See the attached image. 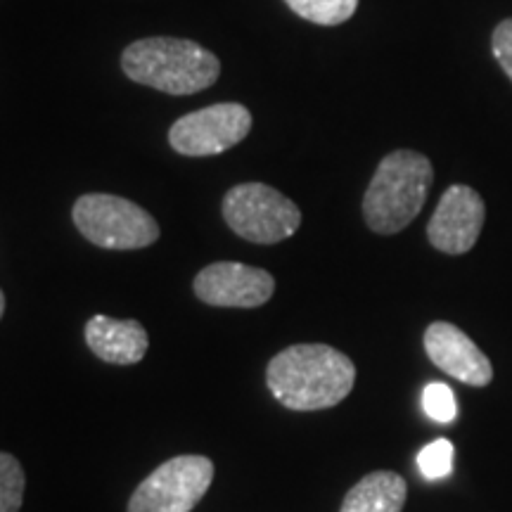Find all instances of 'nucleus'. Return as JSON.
Listing matches in <instances>:
<instances>
[{
  "label": "nucleus",
  "instance_id": "nucleus-6",
  "mask_svg": "<svg viewBox=\"0 0 512 512\" xmlns=\"http://www.w3.org/2000/svg\"><path fill=\"white\" fill-rule=\"evenodd\" d=\"M214 482V463L204 456H176L147 475L128 501V512H190Z\"/></svg>",
  "mask_w": 512,
  "mask_h": 512
},
{
  "label": "nucleus",
  "instance_id": "nucleus-8",
  "mask_svg": "<svg viewBox=\"0 0 512 512\" xmlns=\"http://www.w3.org/2000/svg\"><path fill=\"white\" fill-rule=\"evenodd\" d=\"M197 299L219 309H259L275 292V278L264 268L238 261H216L195 275Z\"/></svg>",
  "mask_w": 512,
  "mask_h": 512
},
{
  "label": "nucleus",
  "instance_id": "nucleus-17",
  "mask_svg": "<svg viewBox=\"0 0 512 512\" xmlns=\"http://www.w3.org/2000/svg\"><path fill=\"white\" fill-rule=\"evenodd\" d=\"M491 50H494L496 62L501 64V69L512 81V17L503 19V22L494 29V36H491Z\"/></svg>",
  "mask_w": 512,
  "mask_h": 512
},
{
  "label": "nucleus",
  "instance_id": "nucleus-18",
  "mask_svg": "<svg viewBox=\"0 0 512 512\" xmlns=\"http://www.w3.org/2000/svg\"><path fill=\"white\" fill-rule=\"evenodd\" d=\"M3 313H5V294L0 290V318H3Z\"/></svg>",
  "mask_w": 512,
  "mask_h": 512
},
{
  "label": "nucleus",
  "instance_id": "nucleus-11",
  "mask_svg": "<svg viewBox=\"0 0 512 512\" xmlns=\"http://www.w3.org/2000/svg\"><path fill=\"white\" fill-rule=\"evenodd\" d=\"M86 342L95 356L114 366H136L150 347L147 330L138 320H117L110 316H93L88 320Z\"/></svg>",
  "mask_w": 512,
  "mask_h": 512
},
{
  "label": "nucleus",
  "instance_id": "nucleus-9",
  "mask_svg": "<svg viewBox=\"0 0 512 512\" xmlns=\"http://www.w3.org/2000/svg\"><path fill=\"white\" fill-rule=\"evenodd\" d=\"M486 207L482 195L470 185H451L434 209L427 238L439 252L458 256L470 252L482 235Z\"/></svg>",
  "mask_w": 512,
  "mask_h": 512
},
{
  "label": "nucleus",
  "instance_id": "nucleus-7",
  "mask_svg": "<svg viewBox=\"0 0 512 512\" xmlns=\"http://www.w3.org/2000/svg\"><path fill=\"white\" fill-rule=\"evenodd\" d=\"M252 131V112L238 102H219L190 112L169 128V145L183 157H214L233 150Z\"/></svg>",
  "mask_w": 512,
  "mask_h": 512
},
{
  "label": "nucleus",
  "instance_id": "nucleus-12",
  "mask_svg": "<svg viewBox=\"0 0 512 512\" xmlns=\"http://www.w3.org/2000/svg\"><path fill=\"white\" fill-rule=\"evenodd\" d=\"M406 496V479L396 472L377 470L351 486L339 512H401Z\"/></svg>",
  "mask_w": 512,
  "mask_h": 512
},
{
  "label": "nucleus",
  "instance_id": "nucleus-15",
  "mask_svg": "<svg viewBox=\"0 0 512 512\" xmlns=\"http://www.w3.org/2000/svg\"><path fill=\"white\" fill-rule=\"evenodd\" d=\"M453 456H456V448L448 439H437L432 444H427L418 453V467L425 479H441L451 475L453 470Z\"/></svg>",
  "mask_w": 512,
  "mask_h": 512
},
{
  "label": "nucleus",
  "instance_id": "nucleus-10",
  "mask_svg": "<svg viewBox=\"0 0 512 512\" xmlns=\"http://www.w3.org/2000/svg\"><path fill=\"white\" fill-rule=\"evenodd\" d=\"M425 351L430 361L453 380L486 387L494 380V366L482 349L453 323L437 320L425 330Z\"/></svg>",
  "mask_w": 512,
  "mask_h": 512
},
{
  "label": "nucleus",
  "instance_id": "nucleus-13",
  "mask_svg": "<svg viewBox=\"0 0 512 512\" xmlns=\"http://www.w3.org/2000/svg\"><path fill=\"white\" fill-rule=\"evenodd\" d=\"M294 15L318 27H339L358 10V0H285Z\"/></svg>",
  "mask_w": 512,
  "mask_h": 512
},
{
  "label": "nucleus",
  "instance_id": "nucleus-4",
  "mask_svg": "<svg viewBox=\"0 0 512 512\" xmlns=\"http://www.w3.org/2000/svg\"><path fill=\"white\" fill-rule=\"evenodd\" d=\"M74 226L88 242L102 249H143L159 240V223L126 197L91 192L74 202Z\"/></svg>",
  "mask_w": 512,
  "mask_h": 512
},
{
  "label": "nucleus",
  "instance_id": "nucleus-2",
  "mask_svg": "<svg viewBox=\"0 0 512 512\" xmlns=\"http://www.w3.org/2000/svg\"><path fill=\"white\" fill-rule=\"evenodd\" d=\"M121 69L140 86L169 95L200 93L221 76V62L211 50L188 38L169 36L131 43L121 53Z\"/></svg>",
  "mask_w": 512,
  "mask_h": 512
},
{
  "label": "nucleus",
  "instance_id": "nucleus-3",
  "mask_svg": "<svg viewBox=\"0 0 512 512\" xmlns=\"http://www.w3.org/2000/svg\"><path fill=\"white\" fill-rule=\"evenodd\" d=\"M434 181L432 162L415 150H394L377 166L363 197V219L377 235H396L425 207Z\"/></svg>",
  "mask_w": 512,
  "mask_h": 512
},
{
  "label": "nucleus",
  "instance_id": "nucleus-1",
  "mask_svg": "<svg viewBox=\"0 0 512 512\" xmlns=\"http://www.w3.org/2000/svg\"><path fill=\"white\" fill-rule=\"evenodd\" d=\"M356 382V366L328 344H294L271 358L266 384L290 411H323L342 403Z\"/></svg>",
  "mask_w": 512,
  "mask_h": 512
},
{
  "label": "nucleus",
  "instance_id": "nucleus-16",
  "mask_svg": "<svg viewBox=\"0 0 512 512\" xmlns=\"http://www.w3.org/2000/svg\"><path fill=\"white\" fill-rule=\"evenodd\" d=\"M422 408H425V413L430 415L432 420L444 422L446 425V422L456 420V413H458L456 394H453V389L448 387V384H441V382L427 384L425 392H422Z\"/></svg>",
  "mask_w": 512,
  "mask_h": 512
},
{
  "label": "nucleus",
  "instance_id": "nucleus-14",
  "mask_svg": "<svg viewBox=\"0 0 512 512\" xmlns=\"http://www.w3.org/2000/svg\"><path fill=\"white\" fill-rule=\"evenodd\" d=\"M24 470L10 453H0V512H19L24 501Z\"/></svg>",
  "mask_w": 512,
  "mask_h": 512
},
{
  "label": "nucleus",
  "instance_id": "nucleus-5",
  "mask_svg": "<svg viewBox=\"0 0 512 512\" xmlns=\"http://www.w3.org/2000/svg\"><path fill=\"white\" fill-rule=\"evenodd\" d=\"M223 219L242 240L275 245L302 226V211L290 197L266 183H240L223 197Z\"/></svg>",
  "mask_w": 512,
  "mask_h": 512
}]
</instances>
